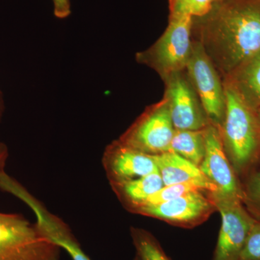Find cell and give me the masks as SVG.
<instances>
[{
  "instance_id": "16",
  "label": "cell",
  "mask_w": 260,
  "mask_h": 260,
  "mask_svg": "<svg viewBox=\"0 0 260 260\" xmlns=\"http://www.w3.org/2000/svg\"><path fill=\"white\" fill-rule=\"evenodd\" d=\"M170 151L200 167L205 156L204 129H175Z\"/></svg>"
},
{
  "instance_id": "6",
  "label": "cell",
  "mask_w": 260,
  "mask_h": 260,
  "mask_svg": "<svg viewBox=\"0 0 260 260\" xmlns=\"http://www.w3.org/2000/svg\"><path fill=\"white\" fill-rule=\"evenodd\" d=\"M174 129L165 98L145 109L119 140L130 148L158 155L170 151Z\"/></svg>"
},
{
  "instance_id": "13",
  "label": "cell",
  "mask_w": 260,
  "mask_h": 260,
  "mask_svg": "<svg viewBox=\"0 0 260 260\" xmlns=\"http://www.w3.org/2000/svg\"><path fill=\"white\" fill-rule=\"evenodd\" d=\"M153 158L164 186L194 182L200 184L205 190L217 191L216 186L207 179L199 167L174 152L153 155Z\"/></svg>"
},
{
  "instance_id": "2",
  "label": "cell",
  "mask_w": 260,
  "mask_h": 260,
  "mask_svg": "<svg viewBox=\"0 0 260 260\" xmlns=\"http://www.w3.org/2000/svg\"><path fill=\"white\" fill-rule=\"evenodd\" d=\"M224 86L226 109L220 126L224 149L235 172L245 174L260 159V112Z\"/></svg>"
},
{
  "instance_id": "5",
  "label": "cell",
  "mask_w": 260,
  "mask_h": 260,
  "mask_svg": "<svg viewBox=\"0 0 260 260\" xmlns=\"http://www.w3.org/2000/svg\"><path fill=\"white\" fill-rule=\"evenodd\" d=\"M185 71L210 122L220 127L226 109L223 79L202 44L194 39Z\"/></svg>"
},
{
  "instance_id": "23",
  "label": "cell",
  "mask_w": 260,
  "mask_h": 260,
  "mask_svg": "<svg viewBox=\"0 0 260 260\" xmlns=\"http://www.w3.org/2000/svg\"><path fill=\"white\" fill-rule=\"evenodd\" d=\"M8 155H9V152H8V147L3 142H0V174L5 172V166H6Z\"/></svg>"
},
{
  "instance_id": "18",
  "label": "cell",
  "mask_w": 260,
  "mask_h": 260,
  "mask_svg": "<svg viewBox=\"0 0 260 260\" xmlns=\"http://www.w3.org/2000/svg\"><path fill=\"white\" fill-rule=\"evenodd\" d=\"M217 0H169L170 15H186L198 18L206 14Z\"/></svg>"
},
{
  "instance_id": "8",
  "label": "cell",
  "mask_w": 260,
  "mask_h": 260,
  "mask_svg": "<svg viewBox=\"0 0 260 260\" xmlns=\"http://www.w3.org/2000/svg\"><path fill=\"white\" fill-rule=\"evenodd\" d=\"M164 97L169 104L174 129L202 130L210 121L185 71L179 72L164 80Z\"/></svg>"
},
{
  "instance_id": "3",
  "label": "cell",
  "mask_w": 260,
  "mask_h": 260,
  "mask_svg": "<svg viewBox=\"0 0 260 260\" xmlns=\"http://www.w3.org/2000/svg\"><path fill=\"white\" fill-rule=\"evenodd\" d=\"M193 18L170 15L165 31L150 48L138 52L136 59L156 72L162 80L185 71L192 47Z\"/></svg>"
},
{
  "instance_id": "26",
  "label": "cell",
  "mask_w": 260,
  "mask_h": 260,
  "mask_svg": "<svg viewBox=\"0 0 260 260\" xmlns=\"http://www.w3.org/2000/svg\"><path fill=\"white\" fill-rule=\"evenodd\" d=\"M221 1V0H217V2Z\"/></svg>"
},
{
  "instance_id": "10",
  "label": "cell",
  "mask_w": 260,
  "mask_h": 260,
  "mask_svg": "<svg viewBox=\"0 0 260 260\" xmlns=\"http://www.w3.org/2000/svg\"><path fill=\"white\" fill-rule=\"evenodd\" d=\"M205 156L199 167L207 179L224 194L244 200V189L224 149L218 126L210 123L204 129Z\"/></svg>"
},
{
  "instance_id": "15",
  "label": "cell",
  "mask_w": 260,
  "mask_h": 260,
  "mask_svg": "<svg viewBox=\"0 0 260 260\" xmlns=\"http://www.w3.org/2000/svg\"><path fill=\"white\" fill-rule=\"evenodd\" d=\"M110 185L121 203L133 212L160 190L164 184L158 171L132 180L110 183Z\"/></svg>"
},
{
  "instance_id": "14",
  "label": "cell",
  "mask_w": 260,
  "mask_h": 260,
  "mask_svg": "<svg viewBox=\"0 0 260 260\" xmlns=\"http://www.w3.org/2000/svg\"><path fill=\"white\" fill-rule=\"evenodd\" d=\"M223 81L247 105L260 112V51L237 67Z\"/></svg>"
},
{
  "instance_id": "17",
  "label": "cell",
  "mask_w": 260,
  "mask_h": 260,
  "mask_svg": "<svg viewBox=\"0 0 260 260\" xmlns=\"http://www.w3.org/2000/svg\"><path fill=\"white\" fill-rule=\"evenodd\" d=\"M130 234L138 260H170L158 240L150 232L133 227Z\"/></svg>"
},
{
  "instance_id": "9",
  "label": "cell",
  "mask_w": 260,
  "mask_h": 260,
  "mask_svg": "<svg viewBox=\"0 0 260 260\" xmlns=\"http://www.w3.org/2000/svg\"><path fill=\"white\" fill-rule=\"evenodd\" d=\"M215 210L216 208L210 198H206L199 190L158 204L139 207L133 213L191 228L203 223Z\"/></svg>"
},
{
  "instance_id": "7",
  "label": "cell",
  "mask_w": 260,
  "mask_h": 260,
  "mask_svg": "<svg viewBox=\"0 0 260 260\" xmlns=\"http://www.w3.org/2000/svg\"><path fill=\"white\" fill-rule=\"evenodd\" d=\"M210 199L222 218L218 242L212 260H240L244 244L256 219L243 206L242 200L210 191Z\"/></svg>"
},
{
  "instance_id": "21",
  "label": "cell",
  "mask_w": 260,
  "mask_h": 260,
  "mask_svg": "<svg viewBox=\"0 0 260 260\" xmlns=\"http://www.w3.org/2000/svg\"><path fill=\"white\" fill-rule=\"evenodd\" d=\"M240 260H260V221L253 224L241 254Z\"/></svg>"
},
{
  "instance_id": "12",
  "label": "cell",
  "mask_w": 260,
  "mask_h": 260,
  "mask_svg": "<svg viewBox=\"0 0 260 260\" xmlns=\"http://www.w3.org/2000/svg\"><path fill=\"white\" fill-rule=\"evenodd\" d=\"M102 164L109 183L132 180L158 171L153 155L130 148L118 140L105 149Z\"/></svg>"
},
{
  "instance_id": "11",
  "label": "cell",
  "mask_w": 260,
  "mask_h": 260,
  "mask_svg": "<svg viewBox=\"0 0 260 260\" xmlns=\"http://www.w3.org/2000/svg\"><path fill=\"white\" fill-rule=\"evenodd\" d=\"M11 194L28 205L35 214L37 225L51 242L64 249L73 260H91L85 254L69 225L49 209L20 183L12 187Z\"/></svg>"
},
{
  "instance_id": "19",
  "label": "cell",
  "mask_w": 260,
  "mask_h": 260,
  "mask_svg": "<svg viewBox=\"0 0 260 260\" xmlns=\"http://www.w3.org/2000/svg\"><path fill=\"white\" fill-rule=\"evenodd\" d=\"M204 191L203 186L198 183L187 182L182 184H172V185L164 186L158 192L152 195L144 205L158 204L164 202L169 201L173 199L179 198L183 195L188 194L194 191ZM140 206V207H141ZM139 208V207H138ZM136 209V208H135ZM133 213V212H132Z\"/></svg>"
},
{
  "instance_id": "1",
  "label": "cell",
  "mask_w": 260,
  "mask_h": 260,
  "mask_svg": "<svg viewBox=\"0 0 260 260\" xmlns=\"http://www.w3.org/2000/svg\"><path fill=\"white\" fill-rule=\"evenodd\" d=\"M198 41L222 78L260 51V0H221L193 18Z\"/></svg>"
},
{
  "instance_id": "25",
  "label": "cell",
  "mask_w": 260,
  "mask_h": 260,
  "mask_svg": "<svg viewBox=\"0 0 260 260\" xmlns=\"http://www.w3.org/2000/svg\"><path fill=\"white\" fill-rule=\"evenodd\" d=\"M134 260H138V259H137V258L135 257Z\"/></svg>"
},
{
  "instance_id": "22",
  "label": "cell",
  "mask_w": 260,
  "mask_h": 260,
  "mask_svg": "<svg viewBox=\"0 0 260 260\" xmlns=\"http://www.w3.org/2000/svg\"><path fill=\"white\" fill-rule=\"evenodd\" d=\"M54 4V13L56 18L64 19L71 14L70 0H52Z\"/></svg>"
},
{
  "instance_id": "4",
  "label": "cell",
  "mask_w": 260,
  "mask_h": 260,
  "mask_svg": "<svg viewBox=\"0 0 260 260\" xmlns=\"http://www.w3.org/2000/svg\"><path fill=\"white\" fill-rule=\"evenodd\" d=\"M61 249L23 215L0 213V260H60Z\"/></svg>"
},
{
  "instance_id": "24",
  "label": "cell",
  "mask_w": 260,
  "mask_h": 260,
  "mask_svg": "<svg viewBox=\"0 0 260 260\" xmlns=\"http://www.w3.org/2000/svg\"><path fill=\"white\" fill-rule=\"evenodd\" d=\"M3 112V99H2L1 93H0V119H1L2 114Z\"/></svg>"
},
{
  "instance_id": "20",
  "label": "cell",
  "mask_w": 260,
  "mask_h": 260,
  "mask_svg": "<svg viewBox=\"0 0 260 260\" xmlns=\"http://www.w3.org/2000/svg\"><path fill=\"white\" fill-rule=\"evenodd\" d=\"M243 203L251 216L260 221V171L249 178L244 189Z\"/></svg>"
}]
</instances>
